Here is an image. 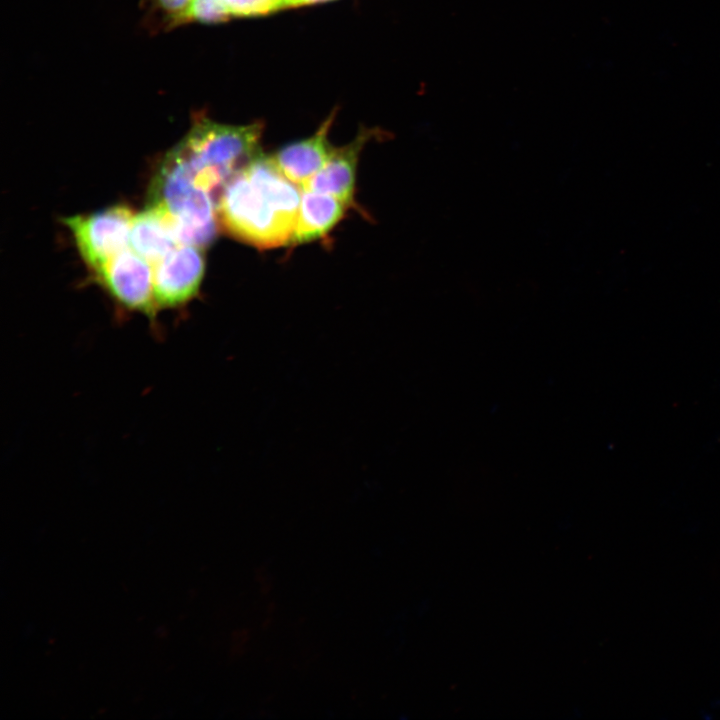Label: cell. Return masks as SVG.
I'll return each mask as SVG.
<instances>
[{"label": "cell", "instance_id": "6da1fadb", "mask_svg": "<svg viewBox=\"0 0 720 720\" xmlns=\"http://www.w3.org/2000/svg\"><path fill=\"white\" fill-rule=\"evenodd\" d=\"M301 193L270 156L260 154L224 185L216 203L227 232L258 248L292 240Z\"/></svg>", "mask_w": 720, "mask_h": 720}, {"label": "cell", "instance_id": "7a4b0ae2", "mask_svg": "<svg viewBox=\"0 0 720 720\" xmlns=\"http://www.w3.org/2000/svg\"><path fill=\"white\" fill-rule=\"evenodd\" d=\"M263 124L227 125L199 115L172 149L185 163L195 184L213 199L226 182L259 151Z\"/></svg>", "mask_w": 720, "mask_h": 720}, {"label": "cell", "instance_id": "3957f363", "mask_svg": "<svg viewBox=\"0 0 720 720\" xmlns=\"http://www.w3.org/2000/svg\"><path fill=\"white\" fill-rule=\"evenodd\" d=\"M149 195V205L168 216L179 244L202 248L214 239L215 200L195 184L186 165L172 150L161 163Z\"/></svg>", "mask_w": 720, "mask_h": 720}, {"label": "cell", "instance_id": "277c9868", "mask_svg": "<svg viewBox=\"0 0 720 720\" xmlns=\"http://www.w3.org/2000/svg\"><path fill=\"white\" fill-rule=\"evenodd\" d=\"M133 216L129 208L117 205L89 215L67 217L63 221L71 230L81 256L96 273L126 249Z\"/></svg>", "mask_w": 720, "mask_h": 720}, {"label": "cell", "instance_id": "5b68a950", "mask_svg": "<svg viewBox=\"0 0 720 720\" xmlns=\"http://www.w3.org/2000/svg\"><path fill=\"white\" fill-rule=\"evenodd\" d=\"M96 275L122 307L142 313L155 322L158 309L154 298L153 271L148 261L135 251L124 249Z\"/></svg>", "mask_w": 720, "mask_h": 720}, {"label": "cell", "instance_id": "8992f818", "mask_svg": "<svg viewBox=\"0 0 720 720\" xmlns=\"http://www.w3.org/2000/svg\"><path fill=\"white\" fill-rule=\"evenodd\" d=\"M204 274L199 247L180 244L154 265L153 286L157 309L178 308L197 295Z\"/></svg>", "mask_w": 720, "mask_h": 720}, {"label": "cell", "instance_id": "52a82bcc", "mask_svg": "<svg viewBox=\"0 0 720 720\" xmlns=\"http://www.w3.org/2000/svg\"><path fill=\"white\" fill-rule=\"evenodd\" d=\"M334 116L332 112L311 137L287 145L272 156L281 172L301 188L325 165L335 148L328 140Z\"/></svg>", "mask_w": 720, "mask_h": 720}, {"label": "cell", "instance_id": "ba28073f", "mask_svg": "<svg viewBox=\"0 0 720 720\" xmlns=\"http://www.w3.org/2000/svg\"><path fill=\"white\" fill-rule=\"evenodd\" d=\"M370 136L369 131H362L351 143L334 148L325 165L301 189L330 194L351 205L360 151Z\"/></svg>", "mask_w": 720, "mask_h": 720}, {"label": "cell", "instance_id": "9c48e42d", "mask_svg": "<svg viewBox=\"0 0 720 720\" xmlns=\"http://www.w3.org/2000/svg\"><path fill=\"white\" fill-rule=\"evenodd\" d=\"M301 201L292 237L294 244L316 240L327 234L343 217L346 203L337 197L301 189Z\"/></svg>", "mask_w": 720, "mask_h": 720}, {"label": "cell", "instance_id": "30bf717a", "mask_svg": "<svg viewBox=\"0 0 720 720\" xmlns=\"http://www.w3.org/2000/svg\"><path fill=\"white\" fill-rule=\"evenodd\" d=\"M129 240L133 250L151 265L180 245L165 213L150 205L133 216Z\"/></svg>", "mask_w": 720, "mask_h": 720}, {"label": "cell", "instance_id": "8fae6325", "mask_svg": "<svg viewBox=\"0 0 720 720\" xmlns=\"http://www.w3.org/2000/svg\"><path fill=\"white\" fill-rule=\"evenodd\" d=\"M192 0H144L145 9L153 26L171 29L185 24Z\"/></svg>", "mask_w": 720, "mask_h": 720}, {"label": "cell", "instance_id": "7c38bea8", "mask_svg": "<svg viewBox=\"0 0 720 720\" xmlns=\"http://www.w3.org/2000/svg\"><path fill=\"white\" fill-rule=\"evenodd\" d=\"M231 17L227 0H192L186 13L185 24H214Z\"/></svg>", "mask_w": 720, "mask_h": 720}, {"label": "cell", "instance_id": "4fadbf2b", "mask_svg": "<svg viewBox=\"0 0 720 720\" xmlns=\"http://www.w3.org/2000/svg\"><path fill=\"white\" fill-rule=\"evenodd\" d=\"M232 17L258 16L285 8L282 0H227Z\"/></svg>", "mask_w": 720, "mask_h": 720}, {"label": "cell", "instance_id": "5bb4252c", "mask_svg": "<svg viewBox=\"0 0 720 720\" xmlns=\"http://www.w3.org/2000/svg\"><path fill=\"white\" fill-rule=\"evenodd\" d=\"M330 0H294L293 7H299L302 5L314 4L318 2H324Z\"/></svg>", "mask_w": 720, "mask_h": 720}, {"label": "cell", "instance_id": "9a60e30c", "mask_svg": "<svg viewBox=\"0 0 720 720\" xmlns=\"http://www.w3.org/2000/svg\"><path fill=\"white\" fill-rule=\"evenodd\" d=\"M284 3L285 8H291L293 7L294 0H282Z\"/></svg>", "mask_w": 720, "mask_h": 720}]
</instances>
